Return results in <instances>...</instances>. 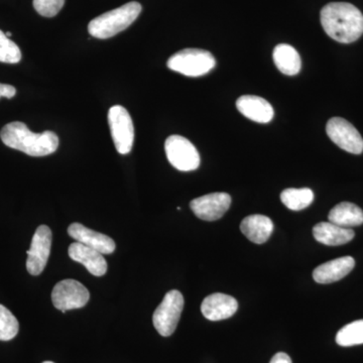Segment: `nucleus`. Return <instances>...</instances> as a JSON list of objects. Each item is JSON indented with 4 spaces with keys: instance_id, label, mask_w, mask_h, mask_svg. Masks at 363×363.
<instances>
[{
    "instance_id": "f257e3e1",
    "label": "nucleus",
    "mask_w": 363,
    "mask_h": 363,
    "mask_svg": "<svg viewBox=\"0 0 363 363\" xmlns=\"http://www.w3.org/2000/svg\"><path fill=\"white\" fill-rule=\"evenodd\" d=\"M320 20L325 33L342 44H350L362 37L363 14L347 2H331L322 9Z\"/></svg>"
},
{
    "instance_id": "f03ea898",
    "label": "nucleus",
    "mask_w": 363,
    "mask_h": 363,
    "mask_svg": "<svg viewBox=\"0 0 363 363\" xmlns=\"http://www.w3.org/2000/svg\"><path fill=\"white\" fill-rule=\"evenodd\" d=\"M2 143L6 147L21 150L28 156L45 157L56 152L59 138L56 133L47 130L42 133H32L21 121L6 124L0 133Z\"/></svg>"
},
{
    "instance_id": "7ed1b4c3",
    "label": "nucleus",
    "mask_w": 363,
    "mask_h": 363,
    "mask_svg": "<svg viewBox=\"0 0 363 363\" xmlns=\"http://www.w3.org/2000/svg\"><path fill=\"white\" fill-rule=\"evenodd\" d=\"M142 13V6L136 1L97 16L88 25V32L96 39L106 40L123 32Z\"/></svg>"
},
{
    "instance_id": "20e7f679",
    "label": "nucleus",
    "mask_w": 363,
    "mask_h": 363,
    "mask_svg": "<svg viewBox=\"0 0 363 363\" xmlns=\"http://www.w3.org/2000/svg\"><path fill=\"white\" fill-rule=\"evenodd\" d=\"M215 66L213 55L201 49L182 50L168 61L169 69L187 77H201L213 70Z\"/></svg>"
},
{
    "instance_id": "39448f33",
    "label": "nucleus",
    "mask_w": 363,
    "mask_h": 363,
    "mask_svg": "<svg viewBox=\"0 0 363 363\" xmlns=\"http://www.w3.org/2000/svg\"><path fill=\"white\" fill-rule=\"evenodd\" d=\"M184 297L182 293L172 290L166 294L164 300L152 316L155 328L164 337H169L175 332L184 309Z\"/></svg>"
},
{
    "instance_id": "423d86ee",
    "label": "nucleus",
    "mask_w": 363,
    "mask_h": 363,
    "mask_svg": "<svg viewBox=\"0 0 363 363\" xmlns=\"http://www.w3.org/2000/svg\"><path fill=\"white\" fill-rule=\"evenodd\" d=\"M164 150L169 164L179 171L190 172L199 168L201 162L199 152L184 136H169L164 143Z\"/></svg>"
},
{
    "instance_id": "0eeeda50",
    "label": "nucleus",
    "mask_w": 363,
    "mask_h": 363,
    "mask_svg": "<svg viewBox=\"0 0 363 363\" xmlns=\"http://www.w3.org/2000/svg\"><path fill=\"white\" fill-rule=\"evenodd\" d=\"M112 140L121 155L130 154L135 142V128L128 111L121 105L111 107L108 112Z\"/></svg>"
},
{
    "instance_id": "6e6552de",
    "label": "nucleus",
    "mask_w": 363,
    "mask_h": 363,
    "mask_svg": "<svg viewBox=\"0 0 363 363\" xmlns=\"http://www.w3.org/2000/svg\"><path fill=\"white\" fill-rule=\"evenodd\" d=\"M89 298V291L75 279H64L52 289V304L63 313L84 307Z\"/></svg>"
},
{
    "instance_id": "1a4fd4ad",
    "label": "nucleus",
    "mask_w": 363,
    "mask_h": 363,
    "mask_svg": "<svg viewBox=\"0 0 363 363\" xmlns=\"http://www.w3.org/2000/svg\"><path fill=\"white\" fill-rule=\"evenodd\" d=\"M329 138L345 152L360 155L363 152V138L359 131L346 119L333 117L326 125Z\"/></svg>"
},
{
    "instance_id": "9d476101",
    "label": "nucleus",
    "mask_w": 363,
    "mask_h": 363,
    "mask_svg": "<svg viewBox=\"0 0 363 363\" xmlns=\"http://www.w3.org/2000/svg\"><path fill=\"white\" fill-rule=\"evenodd\" d=\"M52 231L47 225L38 227L32 240L26 259V269L32 276H39L44 271L52 247Z\"/></svg>"
},
{
    "instance_id": "9b49d317",
    "label": "nucleus",
    "mask_w": 363,
    "mask_h": 363,
    "mask_svg": "<svg viewBox=\"0 0 363 363\" xmlns=\"http://www.w3.org/2000/svg\"><path fill=\"white\" fill-rule=\"evenodd\" d=\"M230 205V195L223 192L204 195L190 203L191 209L196 216L205 221L218 220L226 213Z\"/></svg>"
},
{
    "instance_id": "f8f14e48",
    "label": "nucleus",
    "mask_w": 363,
    "mask_h": 363,
    "mask_svg": "<svg viewBox=\"0 0 363 363\" xmlns=\"http://www.w3.org/2000/svg\"><path fill=\"white\" fill-rule=\"evenodd\" d=\"M68 234L77 242L93 248L102 255H111L116 250V242L112 238L105 234L91 230L82 224H71L68 227Z\"/></svg>"
},
{
    "instance_id": "ddd939ff",
    "label": "nucleus",
    "mask_w": 363,
    "mask_h": 363,
    "mask_svg": "<svg viewBox=\"0 0 363 363\" xmlns=\"http://www.w3.org/2000/svg\"><path fill=\"white\" fill-rule=\"evenodd\" d=\"M238 303L231 296L215 293L204 298L201 305V312L210 321H220L228 319L235 314Z\"/></svg>"
},
{
    "instance_id": "4468645a",
    "label": "nucleus",
    "mask_w": 363,
    "mask_h": 363,
    "mask_svg": "<svg viewBox=\"0 0 363 363\" xmlns=\"http://www.w3.org/2000/svg\"><path fill=\"white\" fill-rule=\"evenodd\" d=\"M69 257L74 262L83 264L93 276L102 277L106 274L107 262L104 255L86 247L82 243L74 242L69 247Z\"/></svg>"
},
{
    "instance_id": "2eb2a0df",
    "label": "nucleus",
    "mask_w": 363,
    "mask_h": 363,
    "mask_svg": "<svg viewBox=\"0 0 363 363\" xmlns=\"http://www.w3.org/2000/svg\"><path fill=\"white\" fill-rule=\"evenodd\" d=\"M236 107L243 116L259 123H267L274 118V108L269 101L255 95H243L236 101Z\"/></svg>"
},
{
    "instance_id": "dca6fc26",
    "label": "nucleus",
    "mask_w": 363,
    "mask_h": 363,
    "mask_svg": "<svg viewBox=\"0 0 363 363\" xmlns=\"http://www.w3.org/2000/svg\"><path fill=\"white\" fill-rule=\"evenodd\" d=\"M354 266L355 260L353 257H339L316 267L313 272V279L318 284L335 283L347 276Z\"/></svg>"
},
{
    "instance_id": "f3484780",
    "label": "nucleus",
    "mask_w": 363,
    "mask_h": 363,
    "mask_svg": "<svg viewBox=\"0 0 363 363\" xmlns=\"http://www.w3.org/2000/svg\"><path fill=\"white\" fill-rule=\"evenodd\" d=\"M313 235L318 242L329 247H337L352 240L355 233L352 229L344 228L331 222H321L313 228Z\"/></svg>"
},
{
    "instance_id": "a211bd4d",
    "label": "nucleus",
    "mask_w": 363,
    "mask_h": 363,
    "mask_svg": "<svg viewBox=\"0 0 363 363\" xmlns=\"http://www.w3.org/2000/svg\"><path fill=\"white\" fill-rule=\"evenodd\" d=\"M240 230L252 242L262 245L271 238L274 223L264 215H250L241 222Z\"/></svg>"
},
{
    "instance_id": "6ab92c4d",
    "label": "nucleus",
    "mask_w": 363,
    "mask_h": 363,
    "mask_svg": "<svg viewBox=\"0 0 363 363\" xmlns=\"http://www.w3.org/2000/svg\"><path fill=\"white\" fill-rule=\"evenodd\" d=\"M272 58L277 68L285 75L295 76L301 71L302 61L297 50L292 45L286 44L277 45L274 48Z\"/></svg>"
},
{
    "instance_id": "aec40b11",
    "label": "nucleus",
    "mask_w": 363,
    "mask_h": 363,
    "mask_svg": "<svg viewBox=\"0 0 363 363\" xmlns=\"http://www.w3.org/2000/svg\"><path fill=\"white\" fill-rule=\"evenodd\" d=\"M329 222L335 225L350 228L363 223V211L357 205L342 202L336 205L328 215Z\"/></svg>"
},
{
    "instance_id": "412c9836",
    "label": "nucleus",
    "mask_w": 363,
    "mask_h": 363,
    "mask_svg": "<svg viewBox=\"0 0 363 363\" xmlns=\"http://www.w3.org/2000/svg\"><path fill=\"white\" fill-rule=\"evenodd\" d=\"M281 200L286 208L293 211H300L312 204L314 193L309 188H290L281 192Z\"/></svg>"
},
{
    "instance_id": "4be33fe9",
    "label": "nucleus",
    "mask_w": 363,
    "mask_h": 363,
    "mask_svg": "<svg viewBox=\"0 0 363 363\" xmlns=\"http://www.w3.org/2000/svg\"><path fill=\"white\" fill-rule=\"evenodd\" d=\"M336 343L343 347L363 344V320L345 325L336 335Z\"/></svg>"
},
{
    "instance_id": "5701e85b",
    "label": "nucleus",
    "mask_w": 363,
    "mask_h": 363,
    "mask_svg": "<svg viewBox=\"0 0 363 363\" xmlns=\"http://www.w3.org/2000/svg\"><path fill=\"white\" fill-rule=\"evenodd\" d=\"M20 324L16 316L4 306L0 305V341H9L18 335Z\"/></svg>"
},
{
    "instance_id": "b1692460",
    "label": "nucleus",
    "mask_w": 363,
    "mask_h": 363,
    "mask_svg": "<svg viewBox=\"0 0 363 363\" xmlns=\"http://www.w3.org/2000/svg\"><path fill=\"white\" fill-rule=\"evenodd\" d=\"M21 60V52L18 45L6 37L0 30V62L1 63L16 64Z\"/></svg>"
},
{
    "instance_id": "393cba45",
    "label": "nucleus",
    "mask_w": 363,
    "mask_h": 363,
    "mask_svg": "<svg viewBox=\"0 0 363 363\" xmlns=\"http://www.w3.org/2000/svg\"><path fill=\"white\" fill-rule=\"evenodd\" d=\"M64 4H65V0H33V7L35 11L45 18H52L57 16Z\"/></svg>"
},
{
    "instance_id": "a878e982",
    "label": "nucleus",
    "mask_w": 363,
    "mask_h": 363,
    "mask_svg": "<svg viewBox=\"0 0 363 363\" xmlns=\"http://www.w3.org/2000/svg\"><path fill=\"white\" fill-rule=\"evenodd\" d=\"M16 89L11 85L1 84L0 83V98L4 97L11 99L16 96Z\"/></svg>"
},
{
    "instance_id": "bb28decb",
    "label": "nucleus",
    "mask_w": 363,
    "mask_h": 363,
    "mask_svg": "<svg viewBox=\"0 0 363 363\" xmlns=\"http://www.w3.org/2000/svg\"><path fill=\"white\" fill-rule=\"evenodd\" d=\"M269 363H292V359L286 353L279 352L274 355Z\"/></svg>"
},
{
    "instance_id": "cd10ccee",
    "label": "nucleus",
    "mask_w": 363,
    "mask_h": 363,
    "mask_svg": "<svg viewBox=\"0 0 363 363\" xmlns=\"http://www.w3.org/2000/svg\"><path fill=\"white\" fill-rule=\"evenodd\" d=\"M6 37H7V38H11V33L7 32V33H6Z\"/></svg>"
},
{
    "instance_id": "c85d7f7f",
    "label": "nucleus",
    "mask_w": 363,
    "mask_h": 363,
    "mask_svg": "<svg viewBox=\"0 0 363 363\" xmlns=\"http://www.w3.org/2000/svg\"><path fill=\"white\" fill-rule=\"evenodd\" d=\"M43 363H54V362H43Z\"/></svg>"
}]
</instances>
